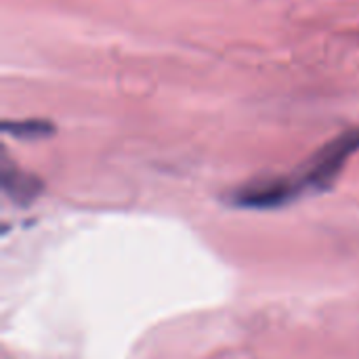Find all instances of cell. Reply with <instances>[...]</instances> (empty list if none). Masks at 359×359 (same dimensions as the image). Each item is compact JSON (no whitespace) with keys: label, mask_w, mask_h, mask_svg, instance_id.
Here are the masks:
<instances>
[{"label":"cell","mask_w":359,"mask_h":359,"mask_svg":"<svg viewBox=\"0 0 359 359\" xmlns=\"http://www.w3.org/2000/svg\"><path fill=\"white\" fill-rule=\"evenodd\" d=\"M2 187L15 202H21V204L34 200L40 191V183L36 177L23 175L19 170L11 172L8 166H4V170H2Z\"/></svg>","instance_id":"cell-2"},{"label":"cell","mask_w":359,"mask_h":359,"mask_svg":"<svg viewBox=\"0 0 359 359\" xmlns=\"http://www.w3.org/2000/svg\"><path fill=\"white\" fill-rule=\"evenodd\" d=\"M4 130L15 137H42L50 133L46 122H4Z\"/></svg>","instance_id":"cell-3"},{"label":"cell","mask_w":359,"mask_h":359,"mask_svg":"<svg viewBox=\"0 0 359 359\" xmlns=\"http://www.w3.org/2000/svg\"><path fill=\"white\" fill-rule=\"evenodd\" d=\"M359 151V128L345 133L326 147H322L294 177L269 179L244 187L238 194V204L250 208H273L290 202L303 189H324L343 170L345 162Z\"/></svg>","instance_id":"cell-1"}]
</instances>
